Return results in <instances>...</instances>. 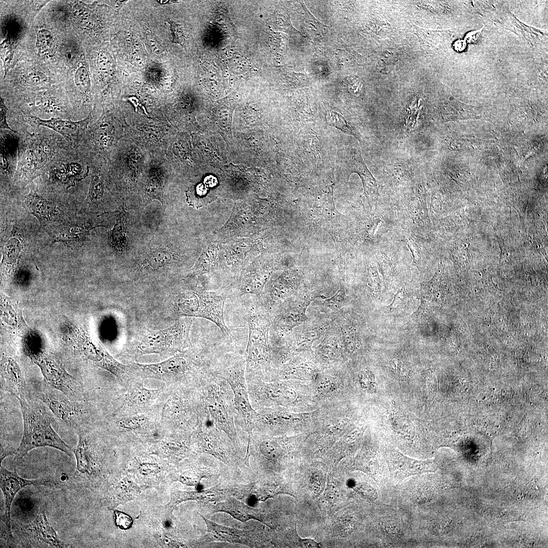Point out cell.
I'll return each instance as SVG.
<instances>
[{"mask_svg":"<svg viewBox=\"0 0 548 548\" xmlns=\"http://www.w3.org/2000/svg\"><path fill=\"white\" fill-rule=\"evenodd\" d=\"M75 351L91 364L106 369L120 378L124 373V366L114 359L101 346L90 338H85L78 344Z\"/></svg>","mask_w":548,"mask_h":548,"instance_id":"cell-11","label":"cell"},{"mask_svg":"<svg viewBox=\"0 0 548 548\" xmlns=\"http://www.w3.org/2000/svg\"><path fill=\"white\" fill-rule=\"evenodd\" d=\"M505 28L512 31L531 45L538 44L546 34L528 26L518 20L510 12L503 25Z\"/></svg>","mask_w":548,"mask_h":548,"instance_id":"cell-20","label":"cell"},{"mask_svg":"<svg viewBox=\"0 0 548 548\" xmlns=\"http://www.w3.org/2000/svg\"><path fill=\"white\" fill-rule=\"evenodd\" d=\"M146 418L143 416L132 417L121 421L120 426L125 429H134L141 427L146 422Z\"/></svg>","mask_w":548,"mask_h":548,"instance_id":"cell-34","label":"cell"},{"mask_svg":"<svg viewBox=\"0 0 548 548\" xmlns=\"http://www.w3.org/2000/svg\"><path fill=\"white\" fill-rule=\"evenodd\" d=\"M125 220L123 217L115 225L110 234V239L113 246L117 250H122L126 243Z\"/></svg>","mask_w":548,"mask_h":548,"instance_id":"cell-25","label":"cell"},{"mask_svg":"<svg viewBox=\"0 0 548 548\" xmlns=\"http://www.w3.org/2000/svg\"><path fill=\"white\" fill-rule=\"evenodd\" d=\"M146 40L150 48L155 53L160 54L164 51V48L162 45L159 43L158 41L153 35L147 33L146 35Z\"/></svg>","mask_w":548,"mask_h":548,"instance_id":"cell-36","label":"cell"},{"mask_svg":"<svg viewBox=\"0 0 548 548\" xmlns=\"http://www.w3.org/2000/svg\"><path fill=\"white\" fill-rule=\"evenodd\" d=\"M152 392L143 387H140L133 390L130 396V400L136 404H144L151 398Z\"/></svg>","mask_w":548,"mask_h":548,"instance_id":"cell-29","label":"cell"},{"mask_svg":"<svg viewBox=\"0 0 548 548\" xmlns=\"http://www.w3.org/2000/svg\"><path fill=\"white\" fill-rule=\"evenodd\" d=\"M224 493L220 484L200 491L174 490L171 494V500L168 506L174 508L180 503L188 500H196L202 503L218 502L223 499Z\"/></svg>","mask_w":548,"mask_h":548,"instance_id":"cell-16","label":"cell"},{"mask_svg":"<svg viewBox=\"0 0 548 548\" xmlns=\"http://www.w3.org/2000/svg\"><path fill=\"white\" fill-rule=\"evenodd\" d=\"M326 117V121L329 125L333 126L344 132L354 136L360 141V136L359 134L342 116L334 112H328Z\"/></svg>","mask_w":548,"mask_h":548,"instance_id":"cell-24","label":"cell"},{"mask_svg":"<svg viewBox=\"0 0 548 548\" xmlns=\"http://www.w3.org/2000/svg\"><path fill=\"white\" fill-rule=\"evenodd\" d=\"M204 183L207 187H212L215 186L217 184V180L214 177L209 176L204 179Z\"/></svg>","mask_w":548,"mask_h":548,"instance_id":"cell-40","label":"cell"},{"mask_svg":"<svg viewBox=\"0 0 548 548\" xmlns=\"http://www.w3.org/2000/svg\"><path fill=\"white\" fill-rule=\"evenodd\" d=\"M30 529L37 539L53 547H62L64 544L48 521L45 510L33 521Z\"/></svg>","mask_w":548,"mask_h":548,"instance_id":"cell-18","label":"cell"},{"mask_svg":"<svg viewBox=\"0 0 548 548\" xmlns=\"http://www.w3.org/2000/svg\"><path fill=\"white\" fill-rule=\"evenodd\" d=\"M24 352L40 367L46 384L74 401L79 402L82 400L80 384L66 371L53 355L39 346L26 347Z\"/></svg>","mask_w":548,"mask_h":548,"instance_id":"cell-6","label":"cell"},{"mask_svg":"<svg viewBox=\"0 0 548 548\" xmlns=\"http://www.w3.org/2000/svg\"><path fill=\"white\" fill-rule=\"evenodd\" d=\"M25 120L31 125L38 127L43 126L50 128L66 138H70L78 134L88 121L87 119L78 122L56 118L43 120L32 115H27Z\"/></svg>","mask_w":548,"mask_h":548,"instance_id":"cell-17","label":"cell"},{"mask_svg":"<svg viewBox=\"0 0 548 548\" xmlns=\"http://www.w3.org/2000/svg\"><path fill=\"white\" fill-rule=\"evenodd\" d=\"M211 512H225L242 522L256 520L269 526L270 525L265 514L257 509L247 505L234 497L227 498L223 501L216 502L212 506Z\"/></svg>","mask_w":548,"mask_h":548,"instance_id":"cell-15","label":"cell"},{"mask_svg":"<svg viewBox=\"0 0 548 548\" xmlns=\"http://www.w3.org/2000/svg\"><path fill=\"white\" fill-rule=\"evenodd\" d=\"M420 98L415 99L408 108L406 113V126L409 128H414L417 121V118L420 110Z\"/></svg>","mask_w":548,"mask_h":548,"instance_id":"cell-30","label":"cell"},{"mask_svg":"<svg viewBox=\"0 0 548 548\" xmlns=\"http://www.w3.org/2000/svg\"><path fill=\"white\" fill-rule=\"evenodd\" d=\"M34 388L36 397L60 421L77 430L80 428L82 410L79 402L70 399L60 391L45 383L37 384Z\"/></svg>","mask_w":548,"mask_h":548,"instance_id":"cell-8","label":"cell"},{"mask_svg":"<svg viewBox=\"0 0 548 548\" xmlns=\"http://www.w3.org/2000/svg\"><path fill=\"white\" fill-rule=\"evenodd\" d=\"M249 338L245 353L246 380L260 379L268 362V321L257 304L251 305L248 317Z\"/></svg>","mask_w":548,"mask_h":548,"instance_id":"cell-5","label":"cell"},{"mask_svg":"<svg viewBox=\"0 0 548 548\" xmlns=\"http://www.w3.org/2000/svg\"><path fill=\"white\" fill-rule=\"evenodd\" d=\"M114 514L116 525L120 529L126 530L131 526L133 521L130 516L118 510H115Z\"/></svg>","mask_w":548,"mask_h":548,"instance_id":"cell-32","label":"cell"},{"mask_svg":"<svg viewBox=\"0 0 548 548\" xmlns=\"http://www.w3.org/2000/svg\"><path fill=\"white\" fill-rule=\"evenodd\" d=\"M2 385L16 397L30 396L23 372L17 362L9 356H4L1 363Z\"/></svg>","mask_w":548,"mask_h":548,"instance_id":"cell-13","label":"cell"},{"mask_svg":"<svg viewBox=\"0 0 548 548\" xmlns=\"http://www.w3.org/2000/svg\"><path fill=\"white\" fill-rule=\"evenodd\" d=\"M225 301L222 296L202 290H185L175 296L173 311L179 317H195L208 319L227 336L231 335L226 325Z\"/></svg>","mask_w":548,"mask_h":548,"instance_id":"cell-4","label":"cell"},{"mask_svg":"<svg viewBox=\"0 0 548 548\" xmlns=\"http://www.w3.org/2000/svg\"><path fill=\"white\" fill-rule=\"evenodd\" d=\"M28 206L34 215L40 219H50L55 214L53 203L37 195H30L27 200Z\"/></svg>","mask_w":548,"mask_h":548,"instance_id":"cell-21","label":"cell"},{"mask_svg":"<svg viewBox=\"0 0 548 548\" xmlns=\"http://www.w3.org/2000/svg\"><path fill=\"white\" fill-rule=\"evenodd\" d=\"M191 321L188 319H179L165 329H147L138 345L142 354L163 353H175L190 345L189 332Z\"/></svg>","mask_w":548,"mask_h":548,"instance_id":"cell-7","label":"cell"},{"mask_svg":"<svg viewBox=\"0 0 548 548\" xmlns=\"http://www.w3.org/2000/svg\"><path fill=\"white\" fill-rule=\"evenodd\" d=\"M75 82L77 87L82 92L90 90V80L87 69L84 66L79 67L75 74Z\"/></svg>","mask_w":548,"mask_h":548,"instance_id":"cell-27","label":"cell"},{"mask_svg":"<svg viewBox=\"0 0 548 548\" xmlns=\"http://www.w3.org/2000/svg\"><path fill=\"white\" fill-rule=\"evenodd\" d=\"M224 435L226 434L216 427L208 416L200 425L198 445L201 452L230 465L240 458L231 440Z\"/></svg>","mask_w":548,"mask_h":548,"instance_id":"cell-9","label":"cell"},{"mask_svg":"<svg viewBox=\"0 0 548 548\" xmlns=\"http://www.w3.org/2000/svg\"><path fill=\"white\" fill-rule=\"evenodd\" d=\"M259 453L264 458L270 460H276L281 458L284 449L281 442L271 438H265L258 443Z\"/></svg>","mask_w":548,"mask_h":548,"instance_id":"cell-22","label":"cell"},{"mask_svg":"<svg viewBox=\"0 0 548 548\" xmlns=\"http://www.w3.org/2000/svg\"><path fill=\"white\" fill-rule=\"evenodd\" d=\"M393 471L396 477L403 479L409 476L430 472L429 463L427 461L416 460L397 452L394 461Z\"/></svg>","mask_w":548,"mask_h":548,"instance_id":"cell-19","label":"cell"},{"mask_svg":"<svg viewBox=\"0 0 548 548\" xmlns=\"http://www.w3.org/2000/svg\"><path fill=\"white\" fill-rule=\"evenodd\" d=\"M349 90L354 94H361L362 91V82L357 79H353L350 82Z\"/></svg>","mask_w":548,"mask_h":548,"instance_id":"cell-39","label":"cell"},{"mask_svg":"<svg viewBox=\"0 0 548 548\" xmlns=\"http://www.w3.org/2000/svg\"><path fill=\"white\" fill-rule=\"evenodd\" d=\"M102 194V186L99 179L96 177L92 179L89 191L91 199L99 198Z\"/></svg>","mask_w":548,"mask_h":548,"instance_id":"cell-35","label":"cell"},{"mask_svg":"<svg viewBox=\"0 0 548 548\" xmlns=\"http://www.w3.org/2000/svg\"><path fill=\"white\" fill-rule=\"evenodd\" d=\"M408 296L405 291V286L400 289L395 295L392 302L386 307L388 312H394L403 308L407 302Z\"/></svg>","mask_w":548,"mask_h":548,"instance_id":"cell-28","label":"cell"},{"mask_svg":"<svg viewBox=\"0 0 548 548\" xmlns=\"http://www.w3.org/2000/svg\"><path fill=\"white\" fill-rule=\"evenodd\" d=\"M167 22L170 24V30L173 36V43L184 46L185 36L182 26L173 20H167Z\"/></svg>","mask_w":548,"mask_h":548,"instance_id":"cell-31","label":"cell"},{"mask_svg":"<svg viewBox=\"0 0 548 548\" xmlns=\"http://www.w3.org/2000/svg\"><path fill=\"white\" fill-rule=\"evenodd\" d=\"M213 367L231 388L235 424L247 433L249 443L253 435L257 412L252 406L248 391L245 356L237 352H222L216 356Z\"/></svg>","mask_w":548,"mask_h":548,"instance_id":"cell-2","label":"cell"},{"mask_svg":"<svg viewBox=\"0 0 548 548\" xmlns=\"http://www.w3.org/2000/svg\"><path fill=\"white\" fill-rule=\"evenodd\" d=\"M1 56L4 62L6 75L12 56V47L10 42L8 40H6L1 44Z\"/></svg>","mask_w":548,"mask_h":548,"instance_id":"cell-33","label":"cell"},{"mask_svg":"<svg viewBox=\"0 0 548 548\" xmlns=\"http://www.w3.org/2000/svg\"><path fill=\"white\" fill-rule=\"evenodd\" d=\"M83 229L81 227L70 226L64 229L58 235L57 239L59 241L70 243L79 242L85 237Z\"/></svg>","mask_w":548,"mask_h":548,"instance_id":"cell-26","label":"cell"},{"mask_svg":"<svg viewBox=\"0 0 548 548\" xmlns=\"http://www.w3.org/2000/svg\"><path fill=\"white\" fill-rule=\"evenodd\" d=\"M0 109H1V115H1V116H0V118H1V121H0L1 128V129H9V130L15 132V131L14 130H13L12 129H11L9 127V126L8 125V123L7 122L6 114H7V108H6V106H5V104L4 102V101H3V99L2 98V97H1Z\"/></svg>","mask_w":548,"mask_h":548,"instance_id":"cell-37","label":"cell"},{"mask_svg":"<svg viewBox=\"0 0 548 548\" xmlns=\"http://www.w3.org/2000/svg\"><path fill=\"white\" fill-rule=\"evenodd\" d=\"M36 46L38 53L42 56H51L55 49V38L52 33L46 29H40L37 32Z\"/></svg>","mask_w":548,"mask_h":548,"instance_id":"cell-23","label":"cell"},{"mask_svg":"<svg viewBox=\"0 0 548 548\" xmlns=\"http://www.w3.org/2000/svg\"><path fill=\"white\" fill-rule=\"evenodd\" d=\"M295 532L296 536L297 539L298 540V542H299V545H300L301 547H317V548L320 547V543L317 542L316 541H315L313 539H311V538L302 539L301 537L300 538L299 537V536L297 535L296 528H295Z\"/></svg>","mask_w":548,"mask_h":548,"instance_id":"cell-38","label":"cell"},{"mask_svg":"<svg viewBox=\"0 0 548 548\" xmlns=\"http://www.w3.org/2000/svg\"><path fill=\"white\" fill-rule=\"evenodd\" d=\"M347 166L350 173H356L360 177L365 195L370 204H375L378 200L379 190L376 182L366 167L360 151L356 148L349 149L346 154Z\"/></svg>","mask_w":548,"mask_h":548,"instance_id":"cell-12","label":"cell"},{"mask_svg":"<svg viewBox=\"0 0 548 548\" xmlns=\"http://www.w3.org/2000/svg\"><path fill=\"white\" fill-rule=\"evenodd\" d=\"M202 385L201 400L207 413L216 427L227 436L237 450L233 394L230 386L217 373L212 364Z\"/></svg>","mask_w":548,"mask_h":548,"instance_id":"cell-3","label":"cell"},{"mask_svg":"<svg viewBox=\"0 0 548 548\" xmlns=\"http://www.w3.org/2000/svg\"><path fill=\"white\" fill-rule=\"evenodd\" d=\"M207 528V534L201 539L203 542L225 541L253 546L255 542L250 531L218 524L200 515Z\"/></svg>","mask_w":548,"mask_h":548,"instance_id":"cell-14","label":"cell"},{"mask_svg":"<svg viewBox=\"0 0 548 548\" xmlns=\"http://www.w3.org/2000/svg\"><path fill=\"white\" fill-rule=\"evenodd\" d=\"M0 487L5 501V523L7 536L12 537L11 510L16 494L23 488L31 485L54 486L55 483L48 479L28 480L21 477L15 471H11L1 466Z\"/></svg>","mask_w":548,"mask_h":548,"instance_id":"cell-10","label":"cell"},{"mask_svg":"<svg viewBox=\"0 0 548 548\" xmlns=\"http://www.w3.org/2000/svg\"><path fill=\"white\" fill-rule=\"evenodd\" d=\"M17 399L23 417V433L15 452V460L22 459L33 449L45 447L56 449L71 456L74 449L64 442L53 429L46 406L38 403L30 396Z\"/></svg>","mask_w":548,"mask_h":548,"instance_id":"cell-1","label":"cell"}]
</instances>
